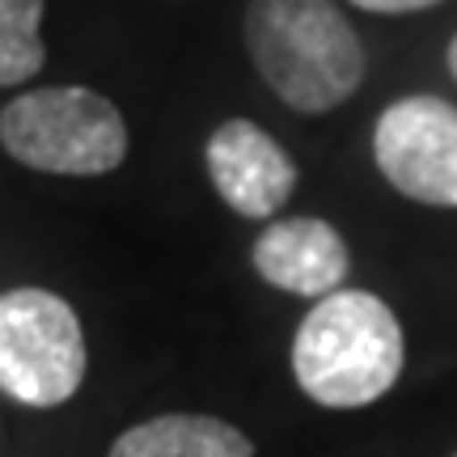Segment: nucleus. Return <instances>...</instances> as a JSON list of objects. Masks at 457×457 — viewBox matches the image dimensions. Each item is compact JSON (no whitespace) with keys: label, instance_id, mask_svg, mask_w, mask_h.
<instances>
[{"label":"nucleus","instance_id":"nucleus-1","mask_svg":"<svg viewBox=\"0 0 457 457\" xmlns=\"http://www.w3.org/2000/svg\"><path fill=\"white\" fill-rule=\"evenodd\" d=\"M242 30L267 89L301 114L335 111L364 81V43L335 0H250Z\"/></svg>","mask_w":457,"mask_h":457},{"label":"nucleus","instance_id":"nucleus-2","mask_svg":"<svg viewBox=\"0 0 457 457\" xmlns=\"http://www.w3.org/2000/svg\"><path fill=\"white\" fill-rule=\"evenodd\" d=\"M403 327L381 296L339 288L322 296L296 327L293 377L313 403L335 411L369 407L403 377Z\"/></svg>","mask_w":457,"mask_h":457},{"label":"nucleus","instance_id":"nucleus-3","mask_svg":"<svg viewBox=\"0 0 457 457\" xmlns=\"http://www.w3.org/2000/svg\"><path fill=\"white\" fill-rule=\"evenodd\" d=\"M4 153L38 174L98 179L128 157V123L111 98L81 85H47L17 94L0 111Z\"/></svg>","mask_w":457,"mask_h":457},{"label":"nucleus","instance_id":"nucleus-4","mask_svg":"<svg viewBox=\"0 0 457 457\" xmlns=\"http://www.w3.org/2000/svg\"><path fill=\"white\" fill-rule=\"evenodd\" d=\"M85 330L64 296L13 288L0 296V390L26 407H60L85 381Z\"/></svg>","mask_w":457,"mask_h":457},{"label":"nucleus","instance_id":"nucleus-5","mask_svg":"<svg viewBox=\"0 0 457 457\" xmlns=\"http://www.w3.org/2000/svg\"><path fill=\"white\" fill-rule=\"evenodd\" d=\"M377 170L398 195L457 208V106L432 94L390 102L373 131Z\"/></svg>","mask_w":457,"mask_h":457},{"label":"nucleus","instance_id":"nucleus-6","mask_svg":"<svg viewBox=\"0 0 457 457\" xmlns=\"http://www.w3.org/2000/svg\"><path fill=\"white\" fill-rule=\"evenodd\" d=\"M204 162H208V179H212L216 195L245 220L276 216L296 191L293 157L250 119L220 123L208 136Z\"/></svg>","mask_w":457,"mask_h":457},{"label":"nucleus","instance_id":"nucleus-7","mask_svg":"<svg viewBox=\"0 0 457 457\" xmlns=\"http://www.w3.org/2000/svg\"><path fill=\"white\" fill-rule=\"evenodd\" d=\"M254 271L293 296H330L347 279V245L339 228L318 216H284L254 242Z\"/></svg>","mask_w":457,"mask_h":457},{"label":"nucleus","instance_id":"nucleus-8","mask_svg":"<svg viewBox=\"0 0 457 457\" xmlns=\"http://www.w3.org/2000/svg\"><path fill=\"white\" fill-rule=\"evenodd\" d=\"M106 457H254V445L216 415H157L128 428Z\"/></svg>","mask_w":457,"mask_h":457},{"label":"nucleus","instance_id":"nucleus-9","mask_svg":"<svg viewBox=\"0 0 457 457\" xmlns=\"http://www.w3.org/2000/svg\"><path fill=\"white\" fill-rule=\"evenodd\" d=\"M43 0H0V89L30 81L47 64V47L38 38Z\"/></svg>","mask_w":457,"mask_h":457},{"label":"nucleus","instance_id":"nucleus-10","mask_svg":"<svg viewBox=\"0 0 457 457\" xmlns=\"http://www.w3.org/2000/svg\"><path fill=\"white\" fill-rule=\"evenodd\" d=\"M347 4H356L364 13H420V9H432L441 0H347Z\"/></svg>","mask_w":457,"mask_h":457},{"label":"nucleus","instance_id":"nucleus-11","mask_svg":"<svg viewBox=\"0 0 457 457\" xmlns=\"http://www.w3.org/2000/svg\"><path fill=\"white\" fill-rule=\"evenodd\" d=\"M445 64H449V72H453V81H457V34H453V43H449V51H445Z\"/></svg>","mask_w":457,"mask_h":457},{"label":"nucleus","instance_id":"nucleus-12","mask_svg":"<svg viewBox=\"0 0 457 457\" xmlns=\"http://www.w3.org/2000/svg\"><path fill=\"white\" fill-rule=\"evenodd\" d=\"M453 457H457V453H453Z\"/></svg>","mask_w":457,"mask_h":457}]
</instances>
